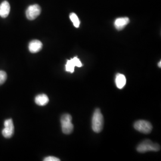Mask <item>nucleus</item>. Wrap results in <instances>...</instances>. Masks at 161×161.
I'll use <instances>...</instances> for the list:
<instances>
[{
	"mask_svg": "<svg viewBox=\"0 0 161 161\" xmlns=\"http://www.w3.org/2000/svg\"><path fill=\"white\" fill-rule=\"evenodd\" d=\"M7 75L6 72L3 70H0V86L3 84L7 80Z\"/></svg>",
	"mask_w": 161,
	"mask_h": 161,
	"instance_id": "4468645a",
	"label": "nucleus"
},
{
	"mask_svg": "<svg viewBox=\"0 0 161 161\" xmlns=\"http://www.w3.org/2000/svg\"><path fill=\"white\" fill-rule=\"evenodd\" d=\"M75 66L79 68L82 66V64L81 63L80 60L77 57H75L67 61V63L65 66L66 71L69 72L70 73H74Z\"/></svg>",
	"mask_w": 161,
	"mask_h": 161,
	"instance_id": "0eeeda50",
	"label": "nucleus"
},
{
	"mask_svg": "<svg viewBox=\"0 0 161 161\" xmlns=\"http://www.w3.org/2000/svg\"><path fill=\"white\" fill-rule=\"evenodd\" d=\"M42 48V44L40 41L34 40L29 42V50L32 53H36L40 52Z\"/></svg>",
	"mask_w": 161,
	"mask_h": 161,
	"instance_id": "6e6552de",
	"label": "nucleus"
},
{
	"mask_svg": "<svg viewBox=\"0 0 161 161\" xmlns=\"http://www.w3.org/2000/svg\"><path fill=\"white\" fill-rule=\"evenodd\" d=\"M4 128L2 131L3 136L5 138H9L12 137L14 134V127L13 125V122L11 119H7L4 121Z\"/></svg>",
	"mask_w": 161,
	"mask_h": 161,
	"instance_id": "423d86ee",
	"label": "nucleus"
},
{
	"mask_svg": "<svg viewBox=\"0 0 161 161\" xmlns=\"http://www.w3.org/2000/svg\"><path fill=\"white\" fill-rule=\"evenodd\" d=\"M126 82H127V80L125 75L121 74H118L116 76L115 82H116V86L119 89L123 88L126 84Z\"/></svg>",
	"mask_w": 161,
	"mask_h": 161,
	"instance_id": "f8f14e48",
	"label": "nucleus"
},
{
	"mask_svg": "<svg viewBox=\"0 0 161 161\" xmlns=\"http://www.w3.org/2000/svg\"><path fill=\"white\" fill-rule=\"evenodd\" d=\"M158 66L159 67V68H161V62L160 61L159 63H158Z\"/></svg>",
	"mask_w": 161,
	"mask_h": 161,
	"instance_id": "dca6fc26",
	"label": "nucleus"
},
{
	"mask_svg": "<svg viewBox=\"0 0 161 161\" xmlns=\"http://www.w3.org/2000/svg\"><path fill=\"white\" fill-rule=\"evenodd\" d=\"M161 149L160 145L154 143L149 140H146L139 144L137 147V150L140 153H146L149 151L158 152Z\"/></svg>",
	"mask_w": 161,
	"mask_h": 161,
	"instance_id": "f03ea898",
	"label": "nucleus"
},
{
	"mask_svg": "<svg viewBox=\"0 0 161 161\" xmlns=\"http://www.w3.org/2000/svg\"><path fill=\"white\" fill-rule=\"evenodd\" d=\"M41 9L40 6L38 4H34L29 6L26 12V16L30 20H33L40 16Z\"/></svg>",
	"mask_w": 161,
	"mask_h": 161,
	"instance_id": "39448f33",
	"label": "nucleus"
},
{
	"mask_svg": "<svg viewBox=\"0 0 161 161\" xmlns=\"http://www.w3.org/2000/svg\"><path fill=\"white\" fill-rule=\"evenodd\" d=\"M104 118L99 109L95 110L92 119V128L95 132H101L103 128Z\"/></svg>",
	"mask_w": 161,
	"mask_h": 161,
	"instance_id": "f257e3e1",
	"label": "nucleus"
},
{
	"mask_svg": "<svg viewBox=\"0 0 161 161\" xmlns=\"http://www.w3.org/2000/svg\"><path fill=\"white\" fill-rule=\"evenodd\" d=\"M44 161H60V159H58V158L54 157V156H48L47 157L44 159Z\"/></svg>",
	"mask_w": 161,
	"mask_h": 161,
	"instance_id": "2eb2a0df",
	"label": "nucleus"
},
{
	"mask_svg": "<svg viewBox=\"0 0 161 161\" xmlns=\"http://www.w3.org/2000/svg\"><path fill=\"white\" fill-rule=\"evenodd\" d=\"M49 102V98L46 94H42L38 95L35 98V102L38 106H46Z\"/></svg>",
	"mask_w": 161,
	"mask_h": 161,
	"instance_id": "9b49d317",
	"label": "nucleus"
},
{
	"mask_svg": "<svg viewBox=\"0 0 161 161\" xmlns=\"http://www.w3.org/2000/svg\"><path fill=\"white\" fill-rule=\"evenodd\" d=\"M72 118L69 114H64L61 118V125L62 132L65 134H70L74 130V125L72 123Z\"/></svg>",
	"mask_w": 161,
	"mask_h": 161,
	"instance_id": "7ed1b4c3",
	"label": "nucleus"
},
{
	"mask_svg": "<svg viewBox=\"0 0 161 161\" xmlns=\"http://www.w3.org/2000/svg\"><path fill=\"white\" fill-rule=\"evenodd\" d=\"M70 19L71 21L72 22V23L74 24L75 28H78L80 27V21L78 17L76 16V14L75 13H71L70 14Z\"/></svg>",
	"mask_w": 161,
	"mask_h": 161,
	"instance_id": "ddd939ff",
	"label": "nucleus"
},
{
	"mask_svg": "<svg viewBox=\"0 0 161 161\" xmlns=\"http://www.w3.org/2000/svg\"><path fill=\"white\" fill-rule=\"evenodd\" d=\"M134 128L139 132L144 134H149L152 130V125L148 121L139 120L134 124Z\"/></svg>",
	"mask_w": 161,
	"mask_h": 161,
	"instance_id": "20e7f679",
	"label": "nucleus"
},
{
	"mask_svg": "<svg viewBox=\"0 0 161 161\" xmlns=\"http://www.w3.org/2000/svg\"><path fill=\"white\" fill-rule=\"evenodd\" d=\"M10 12V6L8 1H4L0 4V16L3 18L7 17Z\"/></svg>",
	"mask_w": 161,
	"mask_h": 161,
	"instance_id": "9d476101",
	"label": "nucleus"
},
{
	"mask_svg": "<svg viewBox=\"0 0 161 161\" xmlns=\"http://www.w3.org/2000/svg\"><path fill=\"white\" fill-rule=\"evenodd\" d=\"M130 22L128 17H120L115 20V26L116 29L121 31L124 29Z\"/></svg>",
	"mask_w": 161,
	"mask_h": 161,
	"instance_id": "1a4fd4ad",
	"label": "nucleus"
}]
</instances>
